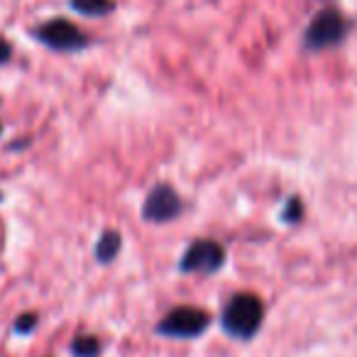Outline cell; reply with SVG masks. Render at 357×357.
Masks as SVG:
<instances>
[{
	"mask_svg": "<svg viewBox=\"0 0 357 357\" xmlns=\"http://www.w3.org/2000/svg\"><path fill=\"white\" fill-rule=\"evenodd\" d=\"M264 323V301L257 294L240 291L220 308V328L235 340H252Z\"/></svg>",
	"mask_w": 357,
	"mask_h": 357,
	"instance_id": "1",
	"label": "cell"
},
{
	"mask_svg": "<svg viewBox=\"0 0 357 357\" xmlns=\"http://www.w3.org/2000/svg\"><path fill=\"white\" fill-rule=\"evenodd\" d=\"M352 30V22L337 8H323L313 15L303 30V50L306 52H328L340 47Z\"/></svg>",
	"mask_w": 357,
	"mask_h": 357,
	"instance_id": "2",
	"label": "cell"
},
{
	"mask_svg": "<svg viewBox=\"0 0 357 357\" xmlns=\"http://www.w3.org/2000/svg\"><path fill=\"white\" fill-rule=\"evenodd\" d=\"M211 326V313L199 306H176L157 323V335L174 340H194Z\"/></svg>",
	"mask_w": 357,
	"mask_h": 357,
	"instance_id": "3",
	"label": "cell"
},
{
	"mask_svg": "<svg viewBox=\"0 0 357 357\" xmlns=\"http://www.w3.org/2000/svg\"><path fill=\"white\" fill-rule=\"evenodd\" d=\"M32 35L40 45L50 47L52 52H64V54L81 52L91 45L89 35L66 17H52V20L42 22L32 30Z\"/></svg>",
	"mask_w": 357,
	"mask_h": 357,
	"instance_id": "4",
	"label": "cell"
},
{
	"mask_svg": "<svg viewBox=\"0 0 357 357\" xmlns=\"http://www.w3.org/2000/svg\"><path fill=\"white\" fill-rule=\"evenodd\" d=\"M228 250L223 243L211 238H201L186 248V252L178 259V272L184 274H215L225 267Z\"/></svg>",
	"mask_w": 357,
	"mask_h": 357,
	"instance_id": "5",
	"label": "cell"
},
{
	"mask_svg": "<svg viewBox=\"0 0 357 357\" xmlns=\"http://www.w3.org/2000/svg\"><path fill=\"white\" fill-rule=\"evenodd\" d=\"M181 213H184V201H181L174 186L159 181L149 189L147 199L142 204V220L152 225H164L176 220Z\"/></svg>",
	"mask_w": 357,
	"mask_h": 357,
	"instance_id": "6",
	"label": "cell"
},
{
	"mask_svg": "<svg viewBox=\"0 0 357 357\" xmlns=\"http://www.w3.org/2000/svg\"><path fill=\"white\" fill-rule=\"evenodd\" d=\"M120 250H123V235L118 230L108 228L98 235V243H96V259L100 264H110L118 259Z\"/></svg>",
	"mask_w": 357,
	"mask_h": 357,
	"instance_id": "7",
	"label": "cell"
},
{
	"mask_svg": "<svg viewBox=\"0 0 357 357\" xmlns=\"http://www.w3.org/2000/svg\"><path fill=\"white\" fill-rule=\"evenodd\" d=\"M69 6L84 17H105L115 10V0H69Z\"/></svg>",
	"mask_w": 357,
	"mask_h": 357,
	"instance_id": "8",
	"label": "cell"
},
{
	"mask_svg": "<svg viewBox=\"0 0 357 357\" xmlns=\"http://www.w3.org/2000/svg\"><path fill=\"white\" fill-rule=\"evenodd\" d=\"M103 352V345L96 335H76L71 340V355L74 357H98Z\"/></svg>",
	"mask_w": 357,
	"mask_h": 357,
	"instance_id": "9",
	"label": "cell"
},
{
	"mask_svg": "<svg viewBox=\"0 0 357 357\" xmlns=\"http://www.w3.org/2000/svg\"><path fill=\"white\" fill-rule=\"evenodd\" d=\"M303 213H306V208H303V201L298 199V196H289L287 204H284V211H282L284 223H289V225L301 223V220H303Z\"/></svg>",
	"mask_w": 357,
	"mask_h": 357,
	"instance_id": "10",
	"label": "cell"
},
{
	"mask_svg": "<svg viewBox=\"0 0 357 357\" xmlns=\"http://www.w3.org/2000/svg\"><path fill=\"white\" fill-rule=\"evenodd\" d=\"M37 323H40V316L37 313H32V311H27V313H20V316L15 318V333L17 335H30L32 331L37 328Z\"/></svg>",
	"mask_w": 357,
	"mask_h": 357,
	"instance_id": "11",
	"label": "cell"
},
{
	"mask_svg": "<svg viewBox=\"0 0 357 357\" xmlns=\"http://www.w3.org/2000/svg\"><path fill=\"white\" fill-rule=\"evenodd\" d=\"M10 59H13V47H10V42L0 40V66L8 64Z\"/></svg>",
	"mask_w": 357,
	"mask_h": 357,
	"instance_id": "12",
	"label": "cell"
},
{
	"mask_svg": "<svg viewBox=\"0 0 357 357\" xmlns=\"http://www.w3.org/2000/svg\"><path fill=\"white\" fill-rule=\"evenodd\" d=\"M0 135H3V125H0Z\"/></svg>",
	"mask_w": 357,
	"mask_h": 357,
	"instance_id": "13",
	"label": "cell"
},
{
	"mask_svg": "<svg viewBox=\"0 0 357 357\" xmlns=\"http://www.w3.org/2000/svg\"><path fill=\"white\" fill-rule=\"evenodd\" d=\"M0 201H3V194H0Z\"/></svg>",
	"mask_w": 357,
	"mask_h": 357,
	"instance_id": "14",
	"label": "cell"
}]
</instances>
